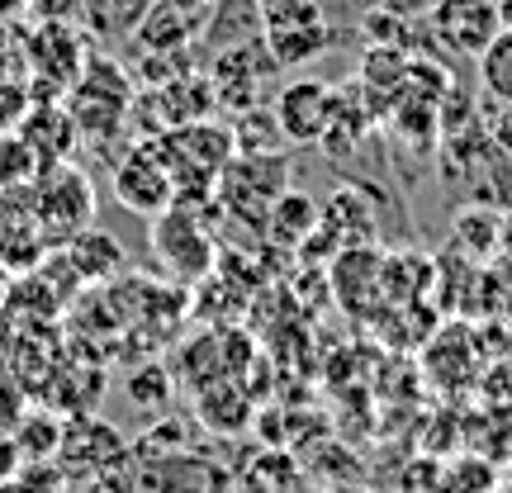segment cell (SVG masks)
Listing matches in <instances>:
<instances>
[{
  "instance_id": "obj_4",
  "label": "cell",
  "mask_w": 512,
  "mask_h": 493,
  "mask_svg": "<svg viewBox=\"0 0 512 493\" xmlns=\"http://www.w3.org/2000/svg\"><path fill=\"white\" fill-rule=\"evenodd\" d=\"M128 460H133V441L114 422L95 418V413H81V418L62 422V441H57L53 465L67 475V484L86 475H100V470H119Z\"/></svg>"
},
{
  "instance_id": "obj_16",
  "label": "cell",
  "mask_w": 512,
  "mask_h": 493,
  "mask_svg": "<svg viewBox=\"0 0 512 493\" xmlns=\"http://www.w3.org/2000/svg\"><path fill=\"white\" fill-rule=\"evenodd\" d=\"M166 399H171V380H166L162 366H143L128 380V403H133L138 413H162Z\"/></svg>"
},
{
  "instance_id": "obj_6",
  "label": "cell",
  "mask_w": 512,
  "mask_h": 493,
  "mask_svg": "<svg viewBox=\"0 0 512 493\" xmlns=\"http://www.w3.org/2000/svg\"><path fill=\"white\" fill-rule=\"evenodd\" d=\"M114 195H119L124 209L143 214V219H157L176 204V181H171L162 152H157V138L124 152V162L114 166Z\"/></svg>"
},
{
  "instance_id": "obj_17",
  "label": "cell",
  "mask_w": 512,
  "mask_h": 493,
  "mask_svg": "<svg viewBox=\"0 0 512 493\" xmlns=\"http://www.w3.org/2000/svg\"><path fill=\"white\" fill-rule=\"evenodd\" d=\"M67 493H143L138 475H133V460L119 465V470H100V475H86V479H72Z\"/></svg>"
},
{
  "instance_id": "obj_8",
  "label": "cell",
  "mask_w": 512,
  "mask_h": 493,
  "mask_svg": "<svg viewBox=\"0 0 512 493\" xmlns=\"http://www.w3.org/2000/svg\"><path fill=\"white\" fill-rule=\"evenodd\" d=\"M503 29L498 0H437L432 5V34L460 57H479Z\"/></svg>"
},
{
  "instance_id": "obj_10",
  "label": "cell",
  "mask_w": 512,
  "mask_h": 493,
  "mask_svg": "<svg viewBox=\"0 0 512 493\" xmlns=\"http://www.w3.org/2000/svg\"><path fill=\"white\" fill-rule=\"evenodd\" d=\"M57 252L67 256V266L76 271V280H114V275L128 266L124 256V242L114 238V233H105V228H86V233H76L67 247H57Z\"/></svg>"
},
{
  "instance_id": "obj_1",
  "label": "cell",
  "mask_w": 512,
  "mask_h": 493,
  "mask_svg": "<svg viewBox=\"0 0 512 493\" xmlns=\"http://www.w3.org/2000/svg\"><path fill=\"white\" fill-rule=\"evenodd\" d=\"M128 110H133V81L119 62L110 57H91L81 76L72 81V91H67V114H72V124L81 138H114V133H124L128 124Z\"/></svg>"
},
{
  "instance_id": "obj_13",
  "label": "cell",
  "mask_w": 512,
  "mask_h": 493,
  "mask_svg": "<svg viewBox=\"0 0 512 493\" xmlns=\"http://www.w3.org/2000/svg\"><path fill=\"white\" fill-rule=\"evenodd\" d=\"M475 72L484 95L494 105H503V110H512V29H498L494 43L475 57Z\"/></svg>"
},
{
  "instance_id": "obj_20",
  "label": "cell",
  "mask_w": 512,
  "mask_h": 493,
  "mask_svg": "<svg viewBox=\"0 0 512 493\" xmlns=\"http://www.w3.org/2000/svg\"><path fill=\"white\" fill-rule=\"evenodd\" d=\"M498 19H503V29H512V0H498Z\"/></svg>"
},
{
  "instance_id": "obj_18",
  "label": "cell",
  "mask_w": 512,
  "mask_h": 493,
  "mask_svg": "<svg viewBox=\"0 0 512 493\" xmlns=\"http://www.w3.org/2000/svg\"><path fill=\"white\" fill-rule=\"evenodd\" d=\"M48 24H81V0H24Z\"/></svg>"
},
{
  "instance_id": "obj_2",
  "label": "cell",
  "mask_w": 512,
  "mask_h": 493,
  "mask_svg": "<svg viewBox=\"0 0 512 493\" xmlns=\"http://www.w3.org/2000/svg\"><path fill=\"white\" fill-rule=\"evenodd\" d=\"M34 223L48 247H67L76 233H86L95 223V185L91 176L72 162H57L48 171H38V190L34 200Z\"/></svg>"
},
{
  "instance_id": "obj_19",
  "label": "cell",
  "mask_w": 512,
  "mask_h": 493,
  "mask_svg": "<svg viewBox=\"0 0 512 493\" xmlns=\"http://www.w3.org/2000/svg\"><path fill=\"white\" fill-rule=\"evenodd\" d=\"M162 5H171V10H181V15H190V19H200L204 24V15H209L214 0H162Z\"/></svg>"
},
{
  "instance_id": "obj_5",
  "label": "cell",
  "mask_w": 512,
  "mask_h": 493,
  "mask_svg": "<svg viewBox=\"0 0 512 493\" xmlns=\"http://www.w3.org/2000/svg\"><path fill=\"white\" fill-rule=\"evenodd\" d=\"M337 105H342V91H337V86L304 76V81L280 86V95H275V105H271V119L285 143L313 147L328 138L332 119H337Z\"/></svg>"
},
{
  "instance_id": "obj_12",
  "label": "cell",
  "mask_w": 512,
  "mask_h": 493,
  "mask_svg": "<svg viewBox=\"0 0 512 493\" xmlns=\"http://www.w3.org/2000/svg\"><path fill=\"white\" fill-rule=\"evenodd\" d=\"M147 10L152 0H81V29L100 43H119L138 34Z\"/></svg>"
},
{
  "instance_id": "obj_14",
  "label": "cell",
  "mask_w": 512,
  "mask_h": 493,
  "mask_svg": "<svg viewBox=\"0 0 512 493\" xmlns=\"http://www.w3.org/2000/svg\"><path fill=\"white\" fill-rule=\"evenodd\" d=\"M266 223H271L275 238L299 242L304 233H309V228H318V204H313L309 195H299V190H285V195H280V200L271 204Z\"/></svg>"
},
{
  "instance_id": "obj_9",
  "label": "cell",
  "mask_w": 512,
  "mask_h": 493,
  "mask_svg": "<svg viewBox=\"0 0 512 493\" xmlns=\"http://www.w3.org/2000/svg\"><path fill=\"white\" fill-rule=\"evenodd\" d=\"M24 62L29 76H53L57 91H72V81L81 76V67L91 62V48L76 24H38L34 38H24Z\"/></svg>"
},
{
  "instance_id": "obj_3",
  "label": "cell",
  "mask_w": 512,
  "mask_h": 493,
  "mask_svg": "<svg viewBox=\"0 0 512 493\" xmlns=\"http://www.w3.org/2000/svg\"><path fill=\"white\" fill-rule=\"evenodd\" d=\"M328 19L318 0H261V43L275 67H309L328 48Z\"/></svg>"
},
{
  "instance_id": "obj_7",
  "label": "cell",
  "mask_w": 512,
  "mask_h": 493,
  "mask_svg": "<svg viewBox=\"0 0 512 493\" xmlns=\"http://www.w3.org/2000/svg\"><path fill=\"white\" fill-rule=\"evenodd\" d=\"M152 247L166 261V271H176V275H204L214 266V238L204 233L200 219L181 200L152 219Z\"/></svg>"
},
{
  "instance_id": "obj_11",
  "label": "cell",
  "mask_w": 512,
  "mask_h": 493,
  "mask_svg": "<svg viewBox=\"0 0 512 493\" xmlns=\"http://www.w3.org/2000/svg\"><path fill=\"white\" fill-rule=\"evenodd\" d=\"M195 38H200V19H190L181 10L162 5V0H152V10L143 15L133 43H138V53H190Z\"/></svg>"
},
{
  "instance_id": "obj_15",
  "label": "cell",
  "mask_w": 512,
  "mask_h": 493,
  "mask_svg": "<svg viewBox=\"0 0 512 493\" xmlns=\"http://www.w3.org/2000/svg\"><path fill=\"white\" fill-rule=\"evenodd\" d=\"M57 441H62V422L43 418V413H29V422L15 432L19 460H53L57 456Z\"/></svg>"
}]
</instances>
